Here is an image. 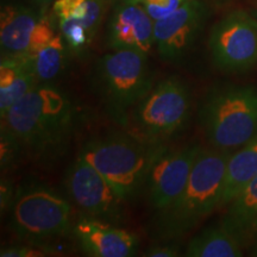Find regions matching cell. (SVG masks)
<instances>
[{
	"label": "cell",
	"mask_w": 257,
	"mask_h": 257,
	"mask_svg": "<svg viewBox=\"0 0 257 257\" xmlns=\"http://www.w3.org/2000/svg\"><path fill=\"white\" fill-rule=\"evenodd\" d=\"M83 121L80 106L53 83H38L2 115V134L41 163L60 159Z\"/></svg>",
	"instance_id": "6da1fadb"
},
{
	"label": "cell",
	"mask_w": 257,
	"mask_h": 257,
	"mask_svg": "<svg viewBox=\"0 0 257 257\" xmlns=\"http://www.w3.org/2000/svg\"><path fill=\"white\" fill-rule=\"evenodd\" d=\"M232 153L201 148L185 188L169 206L156 212L153 233L159 242L181 238L219 208L226 165Z\"/></svg>",
	"instance_id": "7a4b0ae2"
},
{
	"label": "cell",
	"mask_w": 257,
	"mask_h": 257,
	"mask_svg": "<svg viewBox=\"0 0 257 257\" xmlns=\"http://www.w3.org/2000/svg\"><path fill=\"white\" fill-rule=\"evenodd\" d=\"M166 146L134 134L113 133L89 138L79 156L94 167L128 204L144 192L150 167Z\"/></svg>",
	"instance_id": "3957f363"
},
{
	"label": "cell",
	"mask_w": 257,
	"mask_h": 257,
	"mask_svg": "<svg viewBox=\"0 0 257 257\" xmlns=\"http://www.w3.org/2000/svg\"><path fill=\"white\" fill-rule=\"evenodd\" d=\"M198 119L211 147L238 149L257 135V87L230 85L211 89L202 99Z\"/></svg>",
	"instance_id": "277c9868"
},
{
	"label": "cell",
	"mask_w": 257,
	"mask_h": 257,
	"mask_svg": "<svg viewBox=\"0 0 257 257\" xmlns=\"http://www.w3.org/2000/svg\"><path fill=\"white\" fill-rule=\"evenodd\" d=\"M93 79L106 111L124 127L135 106L154 87L148 55L130 49H112L101 56Z\"/></svg>",
	"instance_id": "5b68a950"
},
{
	"label": "cell",
	"mask_w": 257,
	"mask_h": 257,
	"mask_svg": "<svg viewBox=\"0 0 257 257\" xmlns=\"http://www.w3.org/2000/svg\"><path fill=\"white\" fill-rule=\"evenodd\" d=\"M191 112L192 95L188 85L178 76H169L154 85L135 106L128 115L127 126L143 140L166 143L184 130Z\"/></svg>",
	"instance_id": "8992f818"
},
{
	"label": "cell",
	"mask_w": 257,
	"mask_h": 257,
	"mask_svg": "<svg viewBox=\"0 0 257 257\" xmlns=\"http://www.w3.org/2000/svg\"><path fill=\"white\" fill-rule=\"evenodd\" d=\"M72 214V204L54 189L29 186L16 192L10 206V227L21 239L37 244L73 229Z\"/></svg>",
	"instance_id": "52a82bcc"
},
{
	"label": "cell",
	"mask_w": 257,
	"mask_h": 257,
	"mask_svg": "<svg viewBox=\"0 0 257 257\" xmlns=\"http://www.w3.org/2000/svg\"><path fill=\"white\" fill-rule=\"evenodd\" d=\"M208 48L214 66L224 73H245L257 66V18L234 10L212 28Z\"/></svg>",
	"instance_id": "ba28073f"
},
{
	"label": "cell",
	"mask_w": 257,
	"mask_h": 257,
	"mask_svg": "<svg viewBox=\"0 0 257 257\" xmlns=\"http://www.w3.org/2000/svg\"><path fill=\"white\" fill-rule=\"evenodd\" d=\"M64 187L73 205L85 216L117 224L124 219L126 205L100 173L81 156L70 163L64 175Z\"/></svg>",
	"instance_id": "9c48e42d"
},
{
	"label": "cell",
	"mask_w": 257,
	"mask_h": 257,
	"mask_svg": "<svg viewBox=\"0 0 257 257\" xmlns=\"http://www.w3.org/2000/svg\"><path fill=\"white\" fill-rule=\"evenodd\" d=\"M201 148L197 143L179 148L166 146L154 160L144 192L156 212L169 206L185 188Z\"/></svg>",
	"instance_id": "30bf717a"
},
{
	"label": "cell",
	"mask_w": 257,
	"mask_h": 257,
	"mask_svg": "<svg viewBox=\"0 0 257 257\" xmlns=\"http://www.w3.org/2000/svg\"><path fill=\"white\" fill-rule=\"evenodd\" d=\"M207 9L200 0H186L168 17L155 22V47L161 59L178 62L187 55L204 28Z\"/></svg>",
	"instance_id": "8fae6325"
},
{
	"label": "cell",
	"mask_w": 257,
	"mask_h": 257,
	"mask_svg": "<svg viewBox=\"0 0 257 257\" xmlns=\"http://www.w3.org/2000/svg\"><path fill=\"white\" fill-rule=\"evenodd\" d=\"M155 21L137 0H120L112 10L107 29L111 49L149 54L155 46Z\"/></svg>",
	"instance_id": "7c38bea8"
},
{
	"label": "cell",
	"mask_w": 257,
	"mask_h": 257,
	"mask_svg": "<svg viewBox=\"0 0 257 257\" xmlns=\"http://www.w3.org/2000/svg\"><path fill=\"white\" fill-rule=\"evenodd\" d=\"M72 230L83 251L93 257L134 256L140 245L130 231L88 216L79 218Z\"/></svg>",
	"instance_id": "4fadbf2b"
},
{
	"label": "cell",
	"mask_w": 257,
	"mask_h": 257,
	"mask_svg": "<svg viewBox=\"0 0 257 257\" xmlns=\"http://www.w3.org/2000/svg\"><path fill=\"white\" fill-rule=\"evenodd\" d=\"M41 12L19 4L3 5L0 14L2 56L28 54Z\"/></svg>",
	"instance_id": "5bb4252c"
},
{
	"label": "cell",
	"mask_w": 257,
	"mask_h": 257,
	"mask_svg": "<svg viewBox=\"0 0 257 257\" xmlns=\"http://www.w3.org/2000/svg\"><path fill=\"white\" fill-rule=\"evenodd\" d=\"M40 83L28 54L4 55L0 62V115Z\"/></svg>",
	"instance_id": "9a60e30c"
},
{
	"label": "cell",
	"mask_w": 257,
	"mask_h": 257,
	"mask_svg": "<svg viewBox=\"0 0 257 257\" xmlns=\"http://www.w3.org/2000/svg\"><path fill=\"white\" fill-rule=\"evenodd\" d=\"M221 225L250 250L257 239V176L226 206Z\"/></svg>",
	"instance_id": "2e32d148"
},
{
	"label": "cell",
	"mask_w": 257,
	"mask_h": 257,
	"mask_svg": "<svg viewBox=\"0 0 257 257\" xmlns=\"http://www.w3.org/2000/svg\"><path fill=\"white\" fill-rule=\"evenodd\" d=\"M257 176V135L233 150L226 165L219 208L226 207L237 194Z\"/></svg>",
	"instance_id": "e0dca14e"
},
{
	"label": "cell",
	"mask_w": 257,
	"mask_h": 257,
	"mask_svg": "<svg viewBox=\"0 0 257 257\" xmlns=\"http://www.w3.org/2000/svg\"><path fill=\"white\" fill-rule=\"evenodd\" d=\"M243 253L242 244L221 224L193 236L185 251L188 257H240Z\"/></svg>",
	"instance_id": "ac0fdd59"
},
{
	"label": "cell",
	"mask_w": 257,
	"mask_h": 257,
	"mask_svg": "<svg viewBox=\"0 0 257 257\" xmlns=\"http://www.w3.org/2000/svg\"><path fill=\"white\" fill-rule=\"evenodd\" d=\"M35 73L40 83H53L66 66V41L57 34L48 46L31 56Z\"/></svg>",
	"instance_id": "d6986e66"
},
{
	"label": "cell",
	"mask_w": 257,
	"mask_h": 257,
	"mask_svg": "<svg viewBox=\"0 0 257 257\" xmlns=\"http://www.w3.org/2000/svg\"><path fill=\"white\" fill-rule=\"evenodd\" d=\"M88 10V0H55L53 12L57 21H81Z\"/></svg>",
	"instance_id": "ffe728a7"
},
{
	"label": "cell",
	"mask_w": 257,
	"mask_h": 257,
	"mask_svg": "<svg viewBox=\"0 0 257 257\" xmlns=\"http://www.w3.org/2000/svg\"><path fill=\"white\" fill-rule=\"evenodd\" d=\"M137 2L143 6L148 15L157 22L168 17L179 8H181L186 0H137Z\"/></svg>",
	"instance_id": "44dd1931"
},
{
	"label": "cell",
	"mask_w": 257,
	"mask_h": 257,
	"mask_svg": "<svg viewBox=\"0 0 257 257\" xmlns=\"http://www.w3.org/2000/svg\"><path fill=\"white\" fill-rule=\"evenodd\" d=\"M55 255L51 249L40 248L35 243H29L28 245H12L3 248L0 251L2 257H46Z\"/></svg>",
	"instance_id": "7402d4cb"
},
{
	"label": "cell",
	"mask_w": 257,
	"mask_h": 257,
	"mask_svg": "<svg viewBox=\"0 0 257 257\" xmlns=\"http://www.w3.org/2000/svg\"><path fill=\"white\" fill-rule=\"evenodd\" d=\"M174 240H160L159 243L149 248L144 256L149 257H175L180 255V246L173 243Z\"/></svg>",
	"instance_id": "603a6c76"
},
{
	"label": "cell",
	"mask_w": 257,
	"mask_h": 257,
	"mask_svg": "<svg viewBox=\"0 0 257 257\" xmlns=\"http://www.w3.org/2000/svg\"><path fill=\"white\" fill-rule=\"evenodd\" d=\"M16 193L12 191V186L9 184L8 181H4L3 179L2 181V211H4V208L10 207L14 200Z\"/></svg>",
	"instance_id": "cb8c5ba5"
},
{
	"label": "cell",
	"mask_w": 257,
	"mask_h": 257,
	"mask_svg": "<svg viewBox=\"0 0 257 257\" xmlns=\"http://www.w3.org/2000/svg\"><path fill=\"white\" fill-rule=\"evenodd\" d=\"M31 2L36 6L38 12H41L42 15H46V12L48 11V9H49L50 4L54 0H31Z\"/></svg>",
	"instance_id": "d4e9b609"
},
{
	"label": "cell",
	"mask_w": 257,
	"mask_h": 257,
	"mask_svg": "<svg viewBox=\"0 0 257 257\" xmlns=\"http://www.w3.org/2000/svg\"><path fill=\"white\" fill-rule=\"evenodd\" d=\"M250 251H251V255L257 256V239H256L255 244H253V245H252V248L250 249Z\"/></svg>",
	"instance_id": "484cf974"
}]
</instances>
